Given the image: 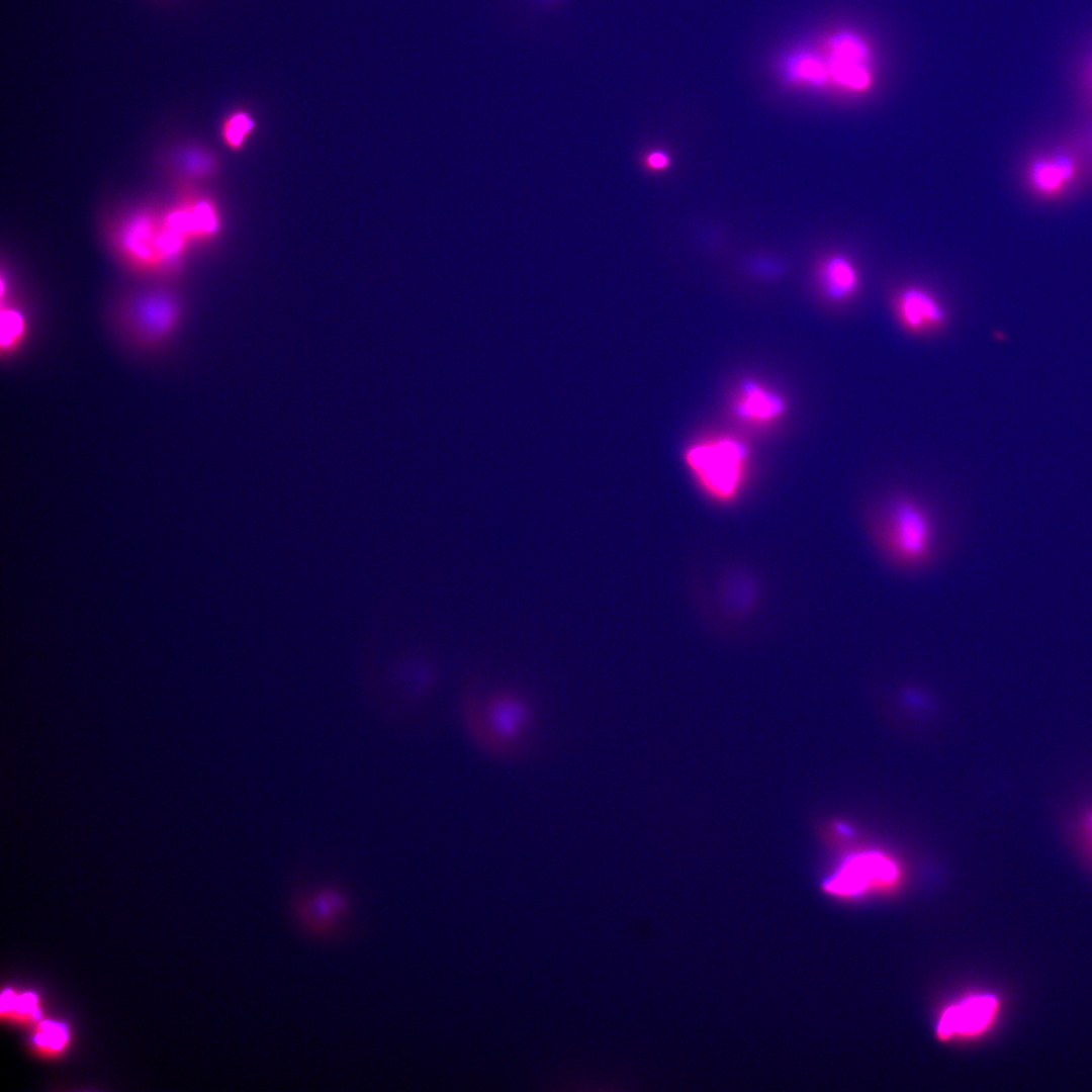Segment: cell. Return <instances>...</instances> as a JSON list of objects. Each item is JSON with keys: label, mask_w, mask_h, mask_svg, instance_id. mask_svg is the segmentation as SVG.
Masks as SVG:
<instances>
[{"label": "cell", "mask_w": 1092, "mask_h": 1092, "mask_svg": "<svg viewBox=\"0 0 1092 1092\" xmlns=\"http://www.w3.org/2000/svg\"><path fill=\"white\" fill-rule=\"evenodd\" d=\"M877 549L893 566L906 571L928 565L937 548V527L930 511L907 494L890 497L870 518Z\"/></svg>", "instance_id": "1"}, {"label": "cell", "mask_w": 1092, "mask_h": 1092, "mask_svg": "<svg viewBox=\"0 0 1092 1092\" xmlns=\"http://www.w3.org/2000/svg\"><path fill=\"white\" fill-rule=\"evenodd\" d=\"M685 460L706 493L728 502L743 484L747 450L736 438L715 437L689 447Z\"/></svg>", "instance_id": "2"}, {"label": "cell", "mask_w": 1092, "mask_h": 1092, "mask_svg": "<svg viewBox=\"0 0 1092 1092\" xmlns=\"http://www.w3.org/2000/svg\"><path fill=\"white\" fill-rule=\"evenodd\" d=\"M482 712L490 739L499 747L519 744L534 727L532 703L514 688H500L490 693L485 698Z\"/></svg>", "instance_id": "3"}, {"label": "cell", "mask_w": 1092, "mask_h": 1092, "mask_svg": "<svg viewBox=\"0 0 1092 1092\" xmlns=\"http://www.w3.org/2000/svg\"><path fill=\"white\" fill-rule=\"evenodd\" d=\"M292 905L296 920L309 935L331 938L341 934L350 903L341 887L327 884L309 894L297 889Z\"/></svg>", "instance_id": "4"}, {"label": "cell", "mask_w": 1092, "mask_h": 1092, "mask_svg": "<svg viewBox=\"0 0 1092 1092\" xmlns=\"http://www.w3.org/2000/svg\"><path fill=\"white\" fill-rule=\"evenodd\" d=\"M868 60L867 44L856 34L844 31L829 40V77L840 87L853 92L867 90L872 83Z\"/></svg>", "instance_id": "5"}, {"label": "cell", "mask_w": 1092, "mask_h": 1092, "mask_svg": "<svg viewBox=\"0 0 1092 1092\" xmlns=\"http://www.w3.org/2000/svg\"><path fill=\"white\" fill-rule=\"evenodd\" d=\"M896 866L886 856L871 852L848 857L825 882V889L838 895H857L870 886L890 883Z\"/></svg>", "instance_id": "6"}, {"label": "cell", "mask_w": 1092, "mask_h": 1092, "mask_svg": "<svg viewBox=\"0 0 1092 1092\" xmlns=\"http://www.w3.org/2000/svg\"><path fill=\"white\" fill-rule=\"evenodd\" d=\"M893 308L900 326L915 335L937 331L947 318L941 301L919 285L900 289L894 297Z\"/></svg>", "instance_id": "7"}, {"label": "cell", "mask_w": 1092, "mask_h": 1092, "mask_svg": "<svg viewBox=\"0 0 1092 1092\" xmlns=\"http://www.w3.org/2000/svg\"><path fill=\"white\" fill-rule=\"evenodd\" d=\"M996 1010L997 1000L993 995H972L943 1011L937 1033L943 1037L977 1034L991 1023Z\"/></svg>", "instance_id": "8"}, {"label": "cell", "mask_w": 1092, "mask_h": 1092, "mask_svg": "<svg viewBox=\"0 0 1092 1092\" xmlns=\"http://www.w3.org/2000/svg\"><path fill=\"white\" fill-rule=\"evenodd\" d=\"M1077 163L1068 153L1059 152L1036 158L1027 171L1030 187L1042 196L1063 192L1075 179Z\"/></svg>", "instance_id": "9"}, {"label": "cell", "mask_w": 1092, "mask_h": 1092, "mask_svg": "<svg viewBox=\"0 0 1092 1092\" xmlns=\"http://www.w3.org/2000/svg\"><path fill=\"white\" fill-rule=\"evenodd\" d=\"M734 411L744 421L769 423L787 411L785 398L753 380H745L735 400Z\"/></svg>", "instance_id": "10"}, {"label": "cell", "mask_w": 1092, "mask_h": 1092, "mask_svg": "<svg viewBox=\"0 0 1092 1092\" xmlns=\"http://www.w3.org/2000/svg\"><path fill=\"white\" fill-rule=\"evenodd\" d=\"M818 282L825 298L836 303L850 299L860 284L857 268L843 254H833L822 262Z\"/></svg>", "instance_id": "11"}, {"label": "cell", "mask_w": 1092, "mask_h": 1092, "mask_svg": "<svg viewBox=\"0 0 1092 1092\" xmlns=\"http://www.w3.org/2000/svg\"><path fill=\"white\" fill-rule=\"evenodd\" d=\"M784 72L789 81L811 87H821L830 80L826 61L810 52L792 55L786 62Z\"/></svg>", "instance_id": "12"}, {"label": "cell", "mask_w": 1092, "mask_h": 1092, "mask_svg": "<svg viewBox=\"0 0 1092 1092\" xmlns=\"http://www.w3.org/2000/svg\"><path fill=\"white\" fill-rule=\"evenodd\" d=\"M254 128L255 121L252 116L247 112L238 111L224 121L222 136L229 147L239 149L250 138Z\"/></svg>", "instance_id": "13"}, {"label": "cell", "mask_w": 1092, "mask_h": 1092, "mask_svg": "<svg viewBox=\"0 0 1092 1092\" xmlns=\"http://www.w3.org/2000/svg\"><path fill=\"white\" fill-rule=\"evenodd\" d=\"M140 314L147 329L161 332L171 323L173 312L168 302L154 299L143 303Z\"/></svg>", "instance_id": "14"}, {"label": "cell", "mask_w": 1092, "mask_h": 1092, "mask_svg": "<svg viewBox=\"0 0 1092 1092\" xmlns=\"http://www.w3.org/2000/svg\"><path fill=\"white\" fill-rule=\"evenodd\" d=\"M1076 841L1092 857V804L1078 816L1075 825Z\"/></svg>", "instance_id": "15"}, {"label": "cell", "mask_w": 1092, "mask_h": 1092, "mask_svg": "<svg viewBox=\"0 0 1092 1092\" xmlns=\"http://www.w3.org/2000/svg\"><path fill=\"white\" fill-rule=\"evenodd\" d=\"M22 321L14 311H6L1 316V343L3 346L10 345L20 334Z\"/></svg>", "instance_id": "16"}, {"label": "cell", "mask_w": 1092, "mask_h": 1092, "mask_svg": "<svg viewBox=\"0 0 1092 1092\" xmlns=\"http://www.w3.org/2000/svg\"><path fill=\"white\" fill-rule=\"evenodd\" d=\"M66 1038V1033L63 1027L51 1022H44L41 1025V1030L37 1034V1041L41 1044L58 1048Z\"/></svg>", "instance_id": "17"}, {"label": "cell", "mask_w": 1092, "mask_h": 1092, "mask_svg": "<svg viewBox=\"0 0 1092 1092\" xmlns=\"http://www.w3.org/2000/svg\"><path fill=\"white\" fill-rule=\"evenodd\" d=\"M35 1000L31 995H25L22 997H15L11 992L7 991L2 994L1 1008L2 1010H9L15 1008L20 1011L34 1012Z\"/></svg>", "instance_id": "18"}, {"label": "cell", "mask_w": 1092, "mask_h": 1092, "mask_svg": "<svg viewBox=\"0 0 1092 1092\" xmlns=\"http://www.w3.org/2000/svg\"><path fill=\"white\" fill-rule=\"evenodd\" d=\"M1081 76L1087 88L1092 92V52L1082 61Z\"/></svg>", "instance_id": "19"}, {"label": "cell", "mask_w": 1092, "mask_h": 1092, "mask_svg": "<svg viewBox=\"0 0 1092 1092\" xmlns=\"http://www.w3.org/2000/svg\"><path fill=\"white\" fill-rule=\"evenodd\" d=\"M647 164L652 169L660 170L667 166L668 157L663 152L655 151L648 155Z\"/></svg>", "instance_id": "20"}]
</instances>
